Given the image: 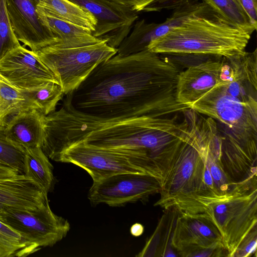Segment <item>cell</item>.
I'll return each instance as SVG.
<instances>
[{
    "label": "cell",
    "instance_id": "obj_1",
    "mask_svg": "<svg viewBox=\"0 0 257 257\" xmlns=\"http://www.w3.org/2000/svg\"><path fill=\"white\" fill-rule=\"evenodd\" d=\"M179 72L171 60L148 49L116 54L66 95L76 110L101 118L171 116L189 109L176 98Z\"/></svg>",
    "mask_w": 257,
    "mask_h": 257
},
{
    "label": "cell",
    "instance_id": "obj_2",
    "mask_svg": "<svg viewBox=\"0 0 257 257\" xmlns=\"http://www.w3.org/2000/svg\"><path fill=\"white\" fill-rule=\"evenodd\" d=\"M61 107L45 117L44 146L57 157L65 148L84 143L115 150L144 174L164 177L172 163L171 146L187 126L178 115L104 119L76 110L67 95Z\"/></svg>",
    "mask_w": 257,
    "mask_h": 257
},
{
    "label": "cell",
    "instance_id": "obj_3",
    "mask_svg": "<svg viewBox=\"0 0 257 257\" xmlns=\"http://www.w3.org/2000/svg\"><path fill=\"white\" fill-rule=\"evenodd\" d=\"M252 34L208 5L180 26L152 41L147 49L159 54L230 58L245 51Z\"/></svg>",
    "mask_w": 257,
    "mask_h": 257
},
{
    "label": "cell",
    "instance_id": "obj_4",
    "mask_svg": "<svg viewBox=\"0 0 257 257\" xmlns=\"http://www.w3.org/2000/svg\"><path fill=\"white\" fill-rule=\"evenodd\" d=\"M189 124L185 130L175 160L154 204L164 209L176 207L180 212L204 213L208 206L220 200L207 187L204 178L205 163L200 148L195 121L186 113Z\"/></svg>",
    "mask_w": 257,
    "mask_h": 257
},
{
    "label": "cell",
    "instance_id": "obj_5",
    "mask_svg": "<svg viewBox=\"0 0 257 257\" xmlns=\"http://www.w3.org/2000/svg\"><path fill=\"white\" fill-rule=\"evenodd\" d=\"M256 178L255 173L235 183L223 198L210 204L204 212L221 234L228 257L257 226Z\"/></svg>",
    "mask_w": 257,
    "mask_h": 257
},
{
    "label": "cell",
    "instance_id": "obj_6",
    "mask_svg": "<svg viewBox=\"0 0 257 257\" xmlns=\"http://www.w3.org/2000/svg\"><path fill=\"white\" fill-rule=\"evenodd\" d=\"M106 42L64 46L55 43L34 52L58 79L65 95L76 89L100 63L117 54Z\"/></svg>",
    "mask_w": 257,
    "mask_h": 257
},
{
    "label": "cell",
    "instance_id": "obj_7",
    "mask_svg": "<svg viewBox=\"0 0 257 257\" xmlns=\"http://www.w3.org/2000/svg\"><path fill=\"white\" fill-rule=\"evenodd\" d=\"M188 107L218 120L239 141L257 142V103L243 102L232 96L223 84L214 86Z\"/></svg>",
    "mask_w": 257,
    "mask_h": 257
},
{
    "label": "cell",
    "instance_id": "obj_8",
    "mask_svg": "<svg viewBox=\"0 0 257 257\" xmlns=\"http://www.w3.org/2000/svg\"><path fill=\"white\" fill-rule=\"evenodd\" d=\"M0 220L19 232L37 251L61 240L70 228L66 219L52 211L49 202L34 210L0 212Z\"/></svg>",
    "mask_w": 257,
    "mask_h": 257
},
{
    "label": "cell",
    "instance_id": "obj_9",
    "mask_svg": "<svg viewBox=\"0 0 257 257\" xmlns=\"http://www.w3.org/2000/svg\"><path fill=\"white\" fill-rule=\"evenodd\" d=\"M161 186L159 179L149 175L119 173L93 182L88 198L94 205L105 203L110 206H121L146 200L150 195L160 193Z\"/></svg>",
    "mask_w": 257,
    "mask_h": 257
},
{
    "label": "cell",
    "instance_id": "obj_10",
    "mask_svg": "<svg viewBox=\"0 0 257 257\" xmlns=\"http://www.w3.org/2000/svg\"><path fill=\"white\" fill-rule=\"evenodd\" d=\"M55 161L71 163L81 168L91 176L93 182L119 173L144 174L119 152L82 142L64 149Z\"/></svg>",
    "mask_w": 257,
    "mask_h": 257
},
{
    "label": "cell",
    "instance_id": "obj_11",
    "mask_svg": "<svg viewBox=\"0 0 257 257\" xmlns=\"http://www.w3.org/2000/svg\"><path fill=\"white\" fill-rule=\"evenodd\" d=\"M89 12L96 25L92 35L117 49L139 18L138 13L107 0H69Z\"/></svg>",
    "mask_w": 257,
    "mask_h": 257
},
{
    "label": "cell",
    "instance_id": "obj_12",
    "mask_svg": "<svg viewBox=\"0 0 257 257\" xmlns=\"http://www.w3.org/2000/svg\"><path fill=\"white\" fill-rule=\"evenodd\" d=\"M207 6L198 0H183L173 10L171 16L162 23H149L144 19L136 21L131 33L123 39L117 48V54L127 56L147 50L148 46L152 41L180 26Z\"/></svg>",
    "mask_w": 257,
    "mask_h": 257
},
{
    "label": "cell",
    "instance_id": "obj_13",
    "mask_svg": "<svg viewBox=\"0 0 257 257\" xmlns=\"http://www.w3.org/2000/svg\"><path fill=\"white\" fill-rule=\"evenodd\" d=\"M0 74L23 90L36 89L51 82L60 84L36 53L21 45L10 50L0 60Z\"/></svg>",
    "mask_w": 257,
    "mask_h": 257
},
{
    "label": "cell",
    "instance_id": "obj_14",
    "mask_svg": "<svg viewBox=\"0 0 257 257\" xmlns=\"http://www.w3.org/2000/svg\"><path fill=\"white\" fill-rule=\"evenodd\" d=\"M7 12L13 32L20 42L37 52L57 40L43 24L34 0H6Z\"/></svg>",
    "mask_w": 257,
    "mask_h": 257
},
{
    "label": "cell",
    "instance_id": "obj_15",
    "mask_svg": "<svg viewBox=\"0 0 257 257\" xmlns=\"http://www.w3.org/2000/svg\"><path fill=\"white\" fill-rule=\"evenodd\" d=\"M222 58L207 60L180 72L175 88L177 101L188 106L214 86L224 84Z\"/></svg>",
    "mask_w": 257,
    "mask_h": 257
},
{
    "label": "cell",
    "instance_id": "obj_16",
    "mask_svg": "<svg viewBox=\"0 0 257 257\" xmlns=\"http://www.w3.org/2000/svg\"><path fill=\"white\" fill-rule=\"evenodd\" d=\"M172 243L176 252L188 246L224 245L219 230L204 213L180 212L176 220Z\"/></svg>",
    "mask_w": 257,
    "mask_h": 257
},
{
    "label": "cell",
    "instance_id": "obj_17",
    "mask_svg": "<svg viewBox=\"0 0 257 257\" xmlns=\"http://www.w3.org/2000/svg\"><path fill=\"white\" fill-rule=\"evenodd\" d=\"M48 202L47 196L24 175L0 180V212L9 209L34 210Z\"/></svg>",
    "mask_w": 257,
    "mask_h": 257
},
{
    "label": "cell",
    "instance_id": "obj_18",
    "mask_svg": "<svg viewBox=\"0 0 257 257\" xmlns=\"http://www.w3.org/2000/svg\"><path fill=\"white\" fill-rule=\"evenodd\" d=\"M45 115L31 108L13 116L4 128L7 138L24 149L41 147L45 138Z\"/></svg>",
    "mask_w": 257,
    "mask_h": 257
},
{
    "label": "cell",
    "instance_id": "obj_19",
    "mask_svg": "<svg viewBox=\"0 0 257 257\" xmlns=\"http://www.w3.org/2000/svg\"><path fill=\"white\" fill-rule=\"evenodd\" d=\"M180 213L175 207L165 209L153 234L136 256H178L173 247L172 241L176 220Z\"/></svg>",
    "mask_w": 257,
    "mask_h": 257
},
{
    "label": "cell",
    "instance_id": "obj_20",
    "mask_svg": "<svg viewBox=\"0 0 257 257\" xmlns=\"http://www.w3.org/2000/svg\"><path fill=\"white\" fill-rule=\"evenodd\" d=\"M226 59L230 70L227 83L246 95L257 99L256 49Z\"/></svg>",
    "mask_w": 257,
    "mask_h": 257
},
{
    "label": "cell",
    "instance_id": "obj_21",
    "mask_svg": "<svg viewBox=\"0 0 257 257\" xmlns=\"http://www.w3.org/2000/svg\"><path fill=\"white\" fill-rule=\"evenodd\" d=\"M37 9L41 21L56 39V44L83 45L102 41L94 37L86 28L58 18L41 7L37 6Z\"/></svg>",
    "mask_w": 257,
    "mask_h": 257
},
{
    "label": "cell",
    "instance_id": "obj_22",
    "mask_svg": "<svg viewBox=\"0 0 257 257\" xmlns=\"http://www.w3.org/2000/svg\"><path fill=\"white\" fill-rule=\"evenodd\" d=\"M25 150L24 175L47 196L54 182L53 166L41 147Z\"/></svg>",
    "mask_w": 257,
    "mask_h": 257
},
{
    "label": "cell",
    "instance_id": "obj_23",
    "mask_svg": "<svg viewBox=\"0 0 257 257\" xmlns=\"http://www.w3.org/2000/svg\"><path fill=\"white\" fill-rule=\"evenodd\" d=\"M37 107L27 95L0 74V127L5 128L9 119L18 112Z\"/></svg>",
    "mask_w": 257,
    "mask_h": 257
},
{
    "label": "cell",
    "instance_id": "obj_24",
    "mask_svg": "<svg viewBox=\"0 0 257 257\" xmlns=\"http://www.w3.org/2000/svg\"><path fill=\"white\" fill-rule=\"evenodd\" d=\"M37 6L53 16L86 28L92 32L96 21L87 11L69 0H34Z\"/></svg>",
    "mask_w": 257,
    "mask_h": 257
},
{
    "label": "cell",
    "instance_id": "obj_25",
    "mask_svg": "<svg viewBox=\"0 0 257 257\" xmlns=\"http://www.w3.org/2000/svg\"><path fill=\"white\" fill-rule=\"evenodd\" d=\"M36 251L19 232L0 220V257H24Z\"/></svg>",
    "mask_w": 257,
    "mask_h": 257
},
{
    "label": "cell",
    "instance_id": "obj_26",
    "mask_svg": "<svg viewBox=\"0 0 257 257\" xmlns=\"http://www.w3.org/2000/svg\"><path fill=\"white\" fill-rule=\"evenodd\" d=\"M25 91L35 104L37 109L45 115L56 110L58 102L65 95L61 86L52 82L36 89Z\"/></svg>",
    "mask_w": 257,
    "mask_h": 257
},
{
    "label": "cell",
    "instance_id": "obj_27",
    "mask_svg": "<svg viewBox=\"0 0 257 257\" xmlns=\"http://www.w3.org/2000/svg\"><path fill=\"white\" fill-rule=\"evenodd\" d=\"M202 2L236 25L252 33L256 30L247 15L235 0H202Z\"/></svg>",
    "mask_w": 257,
    "mask_h": 257
},
{
    "label": "cell",
    "instance_id": "obj_28",
    "mask_svg": "<svg viewBox=\"0 0 257 257\" xmlns=\"http://www.w3.org/2000/svg\"><path fill=\"white\" fill-rule=\"evenodd\" d=\"M25 154V149L9 140L0 127V163L24 175Z\"/></svg>",
    "mask_w": 257,
    "mask_h": 257
},
{
    "label": "cell",
    "instance_id": "obj_29",
    "mask_svg": "<svg viewBox=\"0 0 257 257\" xmlns=\"http://www.w3.org/2000/svg\"><path fill=\"white\" fill-rule=\"evenodd\" d=\"M126 7L139 13L140 12H161L163 10H174L183 0H107Z\"/></svg>",
    "mask_w": 257,
    "mask_h": 257
},
{
    "label": "cell",
    "instance_id": "obj_30",
    "mask_svg": "<svg viewBox=\"0 0 257 257\" xmlns=\"http://www.w3.org/2000/svg\"><path fill=\"white\" fill-rule=\"evenodd\" d=\"M21 45L10 22L6 0H0V60L10 50Z\"/></svg>",
    "mask_w": 257,
    "mask_h": 257
},
{
    "label": "cell",
    "instance_id": "obj_31",
    "mask_svg": "<svg viewBox=\"0 0 257 257\" xmlns=\"http://www.w3.org/2000/svg\"><path fill=\"white\" fill-rule=\"evenodd\" d=\"M178 256L182 257H228V252L224 245L210 247L188 246L176 250Z\"/></svg>",
    "mask_w": 257,
    "mask_h": 257
},
{
    "label": "cell",
    "instance_id": "obj_32",
    "mask_svg": "<svg viewBox=\"0 0 257 257\" xmlns=\"http://www.w3.org/2000/svg\"><path fill=\"white\" fill-rule=\"evenodd\" d=\"M257 226L252 228L243 238L231 257H250L256 254Z\"/></svg>",
    "mask_w": 257,
    "mask_h": 257
},
{
    "label": "cell",
    "instance_id": "obj_33",
    "mask_svg": "<svg viewBox=\"0 0 257 257\" xmlns=\"http://www.w3.org/2000/svg\"><path fill=\"white\" fill-rule=\"evenodd\" d=\"M245 11L250 21L257 28V0H235Z\"/></svg>",
    "mask_w": 257,
    "mask_h": 257
},
{
    "label": "cell",
    "instance_id": "obj_34",
    "mask_svg": "<svg viewBox=\"0 0 257 257\" xmlns=\"http://www.w3.org/2000/svg\"><path fill=\"white\" fill-rule=\"evenodd\" d=\"M22 175L15 170L0 164V180L14 179L20 177Z\"/></svg>",
    "mask_w": 257,
    "mask_h": 257
},
{
    "label": "cell",
    "instance_id": "obj_35",
    "mask_svg": "<svg viewBox=\"0 0 257 257\" xmlns=\"http://www.w3.org/2000/svg\"><path fill=\"white\" fill-rule=\"evenodd\" d=\"M144 231V226L139 223L134 224L130 228L131 234L135 237L141 236Z\"/></svg>",
    "mask_w": 257,
    "mask_h": 257
},
{
    "label": "cell",
    "instance_id": "obj_36",
    "mask_svg": "<svg viewBox=\"0 0 257 257\" xmlns=\"http://www.w3.org/2000/svg\"><path fill=\"white\" fill-rule=\"evenodd\" d=\"M0 164H1V163H0Z\"/></svg>",
    "mask_w": 257,
    "mask_h": 257
}]
</instances>
